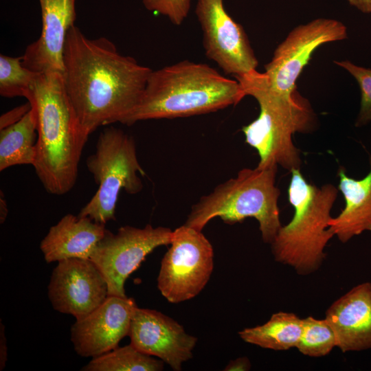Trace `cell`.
<instances>
[{
    "instance_id": "1",
    "label": "cell",
    "mask_w": 371,
    "mask_h": 371,
    "mask_svg": "<svg viewBox=\"0 0 371 371\" xmlns=\"http://www.w3.org/2000/svg\"><path fill=\"white\" fill-rule=\"evenodd\" d=\"M152 69L121 54L106 37L89 38L76 25L63 53V81L83 129L123 123L139 102Z\"/></svg>"
},
{
    "instance_id": "2",
    "label": "cell",
    "mask_w": 371,
    "mask_h": 371,
    "mask_svg": "<svg viewBox=\"0 0 371 371\" xmlns=\"http://www.w3.org/2000/svg\"><path fill=\"white\" fill-rule=\"evenodd\" d=\"M26 99L37 117L33 167L47 192L63 195L76 183L89 135L82 127L67 96L63 74H38Z\"/></svg>"
},
{
    "instance_id": "3",
    "label": "cell",
    "mask_w": 371,
    "mask_h": 371,
    "mask_svg": "<svg viewBox=\"0 0 371 371\" xmlns=\"http://www.w3.org/2000/svg\"><path fill=\"white\" fill-rule=\"evenodd\" d=\"M245 96L236 79L208 65L184 60L152 69L139 102L122 124L208 113L236 105Z\"/></svg>"
},
{
    "instance_id": "4",
    "label": "cell",
    "mask_w": 371,
    "mask_h": 371,
    "mask_svg": "<svg viewBox=\"0 0 371 371\" xmlns=\"http://www.w3.org/2000/svg\"><path fill=\"white\" fill-rule=\"evenodd\" d=\"M235 79L246 95L254 97L259 104L258 117L242 129L245 142L258 154L257 166L280 165L290 172L300 169V152L292 137L313 128L315 117L308 100L297 91L290 95L275 91L264 73L257 69Z\"/></svg>"
},
{
    "instance_id": "5",
    "label": "cell",
    "mask_w": 371,
    "mask_h": 371,
    "mask_svg": "<svg viewBox=\"0 0 371 371\" xmlns=\"http://www.w3.org/2000/svg\"><path fill=\"white\" fill-rule=\"evenodd\" d=\"M291 173L287 194L294 214L279 229L271 251L276 261L291 267L298 275L308 276L320 268L324 249L335 236L329 221L339 190L330 183L317 187L308 183L300 169Z\"/></svg>"
},
{
    "instance_id": "6",
    "label": "cell",
    "mask_w": 371,
    "mask_h": 371,
    "mask_svg": "<svg viewBox=\"0 0 371 371\" xmlns=\"http://www.w3.org/2000/svg\"><path fill=\"white\" fill-rule=\"evenodd\" d=\"M278 166L243 168L235 178L218 185L192 206L185 225L202 231L220 217L233 225L248 217L258 221L263 242L271 243L282 224L278 205L280 191L276 185Z\"/></svg>"
},
{
    "instance_id": "7",
    "label": "cell",
    "mask_w": 371,
    "mask_h": 371,
    "mask_svg": "<svg viewBox=\"0 0 371 371\" xmlns=\"http://www.w3.org/2000/svg\"><path fill=\"white\" fill-rule=\"evenodd\" d=\"M87 166L98 188L78 216L105 225L115 219L121 190L134 194L143 188L138 174L145 172L137 159L134 139L120 128H106L98 138L95 152L88 157Z\"/></svg>"
},
{
    "instance_id": "8",
    "label": "cell",
    "mask_w": 371,
    "mask_h": 371,
    "mask_svg": "<svg viewBox=\"0 0 371 371\" xmlns=\"http://www.w3.org/2000/svg\"><path fill=\"white\" fill-rule=\"evenodd\" d=\"M170 245L161 260L157 287L169 302L179 303L205 286L213 271L214 251L201 231L186 225L172 231Z\"/></svg>"
},
{
    "instance_id": "9",
    "label": "cell",
    "mask_w": 371,
    "mask_h": 371,
    "mask_svg": "<svg viewBox=\"0 0 371 371\" xmlns=\"http://www.w3.org/2000/svg\"><path fill=\"white\" fill-rule=\"evenodd\" d=\"M172 231L164 227H121L116 234L107 230L90 260L103 275L109 295L127 297L124 284L146 256L161 245L170 244Z\"/></svg>"
},
{
    "instance_id": "10",
    "label": "cell",
    "mask_w": 371,
    "mask_h": 371,
    "mask_svg": "<svg viewBox=\"0 0 371 371\" xmlns=\"http://www.w3.org/2000/svg\"><path fill=\"white\" fill-rule=\"evenodd\" d=\"M195 14L208 59L234 78L256 70L258 61L247 34L226 11L224 0H197Z\"/></svg>"
},
{
    "instance_id": "11",
    "label": "cell",
    "mask_w": 371,
    "mask_h": 371,
    "mask_svg": "<svg viewBox=\"0 0 371 371\" xmlns=\"http://www.w3.org/2000/svg\"><path fill=\"white\" fill-rule=\"evenodd\" d=\"M341 22L319 18L292 30L276 47L264 73L270 87L290 95L296 91V80L308 63L314 51L322 44L347 38Z\"/></svg>"
},
{
    "instance_id": "12",
    "label": "cell",
    "mask_w": 371,
    "mask_h": 371,
    "mask_svg": "<svg viewBox=\"0 0 371 371\" xmlns=\"http://www.w3.org/2000/svg\"><path fill=\"white\" fill-rule=\"evenodd\" d=\"M47 295L54 309L80 319L105 301L108 285L90 259L70 258L58 262L50 277Z\"/></svg>"
},
{
    "instance_id": "13",
    "label": "cell",
    "mask_w": 371,
    "mask_h": 371,
    "mask_svg": "<svg viewBox=\"0 0 371 371\" xmlns=\"http://www.w3.org/2000/svg\"><path fill=\"white\" fill-rule=\"evenodd\" d=\"M128 336L131 344L140 352L158 357L173 370L192 357L197 338L188 334L172 318L155 310L137 307Z\"/></svg>"
},
{
    "instance_id": "14",
    "label": "cell",
    "mask_w": 371,
    "mask_h": 371,
    "mask_svg": "<svg viewBox=\"0 0 371 371\" xmlns=\"http://www.w3.org/2000/svg\"><path fill=\"white\" fill-rule=\"evenodd\" d=\"M137 307L131 297L108 295L99 307L71 326V341L76 352L93 358L117 348L128 335Z\"/></svg>"
},
{
    "instance_id": "15",
    "label": "cell",
    "mask_w": 371,
    "mask_h": 371,
    "mask_svg": "<svg viewBox=\"0 0 371 371\" xmlns=\"http://www.w3.org/2000/svg\"><path fill=\"white\" fill-rule=\"evenodd\" d=\"M42 18L38 38L22 56L23 65L34 72L63 73V53L69 30L76 18V0H38Z\"/></svg>"
},
{
    "instance_id": "16",
    "label": "cell",
    "mask_w": 371,
    "mask_h": 371,
    "mask_svg": "<svg viewBox=\"0 0 371 371\" xmlns=\"http://www.w3.org/2000/svg\"><path fill=\"white\" fill-rule=\"evenodd\" d=\"M325 319L342 352L371 349V282L357 284L337 299Z\"/></svg>"
},
{
    "instance_id": "17",
    "label": "cell",
    "mask_w": 371,
    "mask_h": 371,
    "mask_svg": "<svg viewBox=\"0 0 371 371\" xmlns=\"http://www.w3.org/2000/svg\"><path fill=\"white\" fill-rule=\"evenodd\" d=\"M107 230L104 225L88 217L67 214L50 227L40 249L48 263L70 258L89 259Z\"/></svg>"
},
{
    "instance_id": "18",
    "label": "cell",
    "mask_w": 371,
    "mask_h": 371,
    "mask_svg": "<svg viewBox=\"0 0 371 371\" xmlns=\"http://www.w3.org/2000/svg\"><path fill=\"white\" fill-rule=\"evenodd\" d=\"M338 190L341 192L345 206L339 214L329 221V227L343 243L364 232H371V159L369 172L362 179L347 175L340 167L338 171Z\"/></svg>"
},
{
    "instance_id": "19",
    "label": "cell",
    "mask_w": 371,
    "mask_h": 371,
    "mask_svg": "<svg viewBox=\"0 0 371 371\" xmlns=\"http://www.w3.org/2000/svg\"><path fill=\"white\" fill-rule=\"evenodd\" d=\"M37 137V117L32 106L18 122L0 130V170L16 165L34 166Z\"/></svg>"
},
{
    "instance_id": "20",
    "label": "cell",
    "mask_w": 371,
    "mask_h": 371,
    "mask_svg": "<svg viewBox=\"0 0 371 371\" xmlns=\"http://www.w3.org/2000/svg\"><path fill=\"white\" fill-rule=\"evenodd\" d=\"M303 330V319L293 313H273L265 324L238 333L245 342L273 350L296 348Z\"/></svg>"
},
{
    "instance_id": "21",
    "label": "cell",
    "mask_w": 371,
    "mask_h": 371,
    "mask_svg": "<svg viewBox=\"0 0 371 371\" xmlns=\"http://www.w3.org/2000/svg\"><path fill=\"white\" fill-rule=\"evenodd\" d=\"M164 361L143 353L131 344L94 357L82 371H159Z\"/></svg>"
},
{
    "instance_id": "22",
    "label": "cell",
    "mask_w": 371,
    "mask_h": 371,
    "mask_svg": "<svg viewBox=\"0 0 371 371\" xmlns=\"http://www.w3.org/2000/svg\"><path fill=\"white\" fill-rule=\"evenodd\" d=\"M39 73L23 65L22 56L0 55V95L4 98H27Z\"/></svg>"
},
{
    "instance_id": "23",
    "label": "cell",
    "mask_w": 371,
    "mask_h": 371,
    "mask_svg": "<svg viewBox=\"0 0 371 371\" xmlns=\"http://www.w3.org/2000/svg\"><path fill=\"white\" fill-rule=\"evenodd\" d=\"M337 347L335 333L326 319L308 316L303 319L302 333L296 347L298 351L310 357H322Z\"/></svg>"
},
{
    "instance_id": "24",
    "label": "cell",
    "mask_w": 371,
    "mask_h": 371,
    "mask_svg": "<svg viewBox=\"0 0 371 371\" xmlns=\"http://www.w3.org/2000/svg\"><path fill=\"white\" fill-rule=\"evenodd\" d=\"M335 63L348 71L360 87L361 105L355 126L368 124L371 122V69L356 65L349 60L335 61Z\"/></svg>"
},
{
    "instance_id": "25",
    "label": "cell",
    "mask_w": 371,
    "mask_h": 371,
    "mask_svg": "<svg viewBox=\"0 0 371 371\" xmlns=\"http://www.w3.org/2000/svg\"><path fill=\"white\" fill-rule=\"evenodd\" d=\"M145 8L168 18L175 25H180L187 18L191 0H142Z\"/></svg>"
},
{
    "instance_id": "26",
    "label": "cell",
    "mask_w": 371,
    "mask_h": 371,
    "mask_svg": "<svg viewBox=\"0 0 371 371\" xmlns=\"http://www.w3.org/2000/svg\"><path fill=\"white\" fill-rule=\"evenodd\" d=\"M31 108V104L27 101V103L2 114L0 117V130L18 122L29 112Z\"/></svg>"
},
{
    "instance_id": "27",
    "label": "cell",
    "mask_w": 371,
    "mask_h": 371,
    "mask_svg": "<svg viewBox=\"0 0 371 371\" xmlns=\"http://www.w3.org/2000/svg\"><path fill=\"white\" fill-rule=\"evenodd\" d=\"M8 361V346L7 341L5 335V326L0 322V370H3L5 368L6 362Z\"/></svg>"
},
{
    "instance_id": "28",
    "label": "cell",
    "mask_w": 371,
    "mask_h": 371,
    "mask_svg": "<svg viewBox=\"0 0 371 371\" xmlns=\"http://www.w3.org/2000/svg\"><path fill=\"white\" fill-rule=\"evenodd\" d=\"M251 368V363L247 357H238L228 363L225 371H247Z\"/></svg>"
},
{
    "instance_id": "29",
    "label": "cell",
    "mask_w": 371,
    "mask_h": 371,
    "mask_svg": "<svg viewBox=\"0 0 371 371\" xmlns=\"http://www.w3.org/2000/svg\"><path fill=\"white\" fill-rule=\"evenodd\" d=\"M348 2L363 13H371V0H348Z\"/></svg>"
},
{
    "instance_id": "30",
    "label": "cell",
    "mask_w": 371,
    "mask_h": 371,
    "mask_svg": "<svg viewBox=\"0 0 371 371\" xmlns=\"http://www.w3.org/2000/svg\"><path fill=\"white\" fill-rule=\"evenodd\" d=\"M8 214V205L3 196H2V192H1L0 196V223H3L7 218Z\"/></svg>"
}]
</instances>
